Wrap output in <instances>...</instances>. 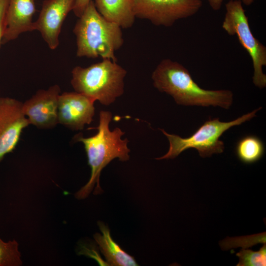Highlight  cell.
I'll list each match as a JSON object with an SVG mask.
<instances>
[{
    "mask_svg": "<svg viewBox=\"0 0 266 266\" xmlns=\"http://www.w3.org/2000/svg\"><path fill=\"white\" fill-rule=\"evenodd\" d=\"M152 79L157 90L170 95L178 105L219 106L229 109L233 102L231 91L200 88L185 67L170 59L159 63L152 74Z\"/></svg>",
    "mask_w": 266,
    "mask_h": 266,
    "instance_id": "1",
    "label": "cell"
},
{
    "mask_svg": "<svg viewBox=\"0 0 266 266\" xmlns=\"http://www.w3.org/2000/svg\"><path fill=\"white\" fill-rule=\"evenodd\" d=\"M111 119L110 112L100 111L99 124L96 128L98 130L97 134L89 137H84L81 134H77L74 137L76 141L84 144L88 164L91 169L89 181L75 194L77 199L87 198L96 184L94 194L101 193L100 177L103 168L115 158H118L122 162L130 159V150L127 146L129 141L127 138L122 139L125 133L120 128H116L112 131L110 130L109 123Z\"/></svg>",
    "mask_w": 266,
    "mask_h": 266,
    "instance_id": "2",
    "label": "cell"
},
{
    "mask_svg": "<svg viewBox=\"0 0 266 266\" xmlns=\"http://www.w3.org/2000/svg\"><path fill=\"white\" fill-rule=\"evenodd\" d=\"M78 57L109 59L116 62L115 53L123 44L122 28L106 20L91 1L78 17L73 30Z\"/></svg>",
    "mask_w": 266,
    "mask_h": 266,
    "instance_id": "3",
    "label": "cell"
},
{
    "mask_svg": "<svg viewBox=\"0 0 266 266\" xmlns=\"http://www.w3.org/2000/svg\"><path fill=\"white\" fill-rule=\"evenodd\" d=\"M126 74L116 62L102 59L88 67H74L71 84L75 92L107 106L124 93Z\"/></svg>",
    "mask_w": 266,
    "mask_h": 266,
    "instance_id": "4",
    "label": "cell"
},
{
    "mask_svg": "<svg viewBox=\"0 0 266 266\" xmlns=\"http://www.w3.org/2000/svg\"><path fill=\"white\" fill-rule=\"evenodd\" d=\"M261 108L259 107L229 122H221L219 118H210L191 136L186 138L169 134L164 129H160L167 138L169 147L165 155L156 159H174L190 148L196 149L202 158L211 157L213 154L222 153L225 149L224 143L219 139L222 135L230 128L239 126L255 117L256 113Z\"/></svg>",
    "mask_w": 266,
    "mask_h": 266,
    "instance_id": "5",
    "label": "cell"
},
{
    "mask_svg": "<svg viewBox=\"0 0 266 266\" xmlns=\"http://www.w3.org/2000/svg\"><path fill=\"white\" fill-rule=\"evenodd\" d=\"M226 13L222 27L229 35H236L250 55L254 69V85L260 89L266 86V47L253 35L241 0H230L226 4Z\"/></svg>",
    "mask_w": 266,
    "mask_h": 266,
    "instance_id": "6",
    "label": "cell"
},
{
    "mask_svg": "<svg viewBox=\"0 0 266 266\" xmlns=\"http://www.w3.org/2000/svg\"><path fill=\"white\" fill-rule=\"evenodd\" d=\"M135 17L157 26L171 27L178 20L191 17L201 8V0H132Z\"/></svg>",
    "mask_w": 266,
    "mask_h": 266,
    "instance_id": "7",
    "label": "cell"
},
{
    "mask_svg": "<svg viewBox=\"0 0 266 266\" xmlns=\"http://www.w3.org/2000/svg\"><path fill=\"white\" fill-rule=\"evenodd\" d=\"M23 103L9 97H0V162L17 146L29 121L23 111Z\"/></svg>",
    "mask_w": 266,
    "mask_h": 266,
    "instance_id": "8",
    "label": "cell"
},
{
    "mask_svg": "<svg viewBox=\"0 0 266 266\" xmlns=\"http://www.w3.org/2000/svg\"><path fill=\"white\" fill-rule=\"evenodd\" d=\"M61 89L54 85L40 89L23 103V111L29 124L40 129H51L58 124V107Z\"/></svg>",
    "mask_w": 266,
    "mask_h": 266,
    "instance_id": "9",
    "label": "cell"
},
{
    "mask_svg": "<svg viewBox=\"0 0 266 266\" xmlns=\"http://www.w3.org/2000/svg\"><path fill=\"white\" fill-rule=\"evenodd\" d=\"M76 0H45L37 19L34 22V30L40 32L51 50L59 44V35L67 15L73 10Z\"/></svg>",
    "mask_w": 266,
    "mask_h": 266,
    "instance_id": "10",
    "label": "cell"
},
{
    "mask_svg": "<svg viewBox=\"0 0 266 266\" xmlns=\"http://www.w3.org/2000/svg\"><path fill=\"white\" fill-rule=\"evenodd\" d=\"M93 99L75 92H64L58 100V124L74 130H83L90 124L95 114Z\"/></svg>",
    "mask_w": 266,
    "mask_h": 266,
    "instance_id": "11",
    "label": "cell"
},
{
    "mask_svg": "<svg viewBox=\"0 0 266 266\" xmlns=\"http://www.w3.org/2000/svg\"><path fill=\"white\" fill-rule=\"evenodd\" d=\"M35 12L34 0H8L2 45L21 33L34 31L33 18Z\"/></svg>",
    "mask_w": 266,
    "mask_h": 266,
    "instance_id": "12",
    "label": "cell"
},
{
    "mask_svg": "<svg viewBox=\"0 0 266 266\" xmlns=\"http://www.w3.org/2000/svg\"><path fill=\"white\" fill-rule=\"evenodd\" d=\"M101 233H96L94 237L104 256L108 266H138L134 258L124 251L112 238L108 228L102 222H98Z\"/></svg>",
    "mask_w": 266,
    "mask_h": 266,
    "instance_id": "13",
    "label": "cell"
},
{
    "mask_svg": "<svg viewBox=\"0 0 266 266\" xmlns=\"http://www.w3.org/2000/svg\"><path fill=\"white\" fill-rule=\"evenodd\" d=\"M98 11L106 20L122 29L131 27L134 22L132 0H94Z\"/></svg>",
    "mask_w": 266,
    "mask_h": 266,
    "instance_id": "14",
    "label": "cell"
},
{
    "mask_svg": "<svg viewBox=\"0 0 266 266\" xmlns=\"http://www.w3.org/2000/svg\"><path fill=\"white\" fill-rule=\"evenodd\" d=\"M265 147L263 141L255 135H247L237 142L236 155L243 163L250 164L258 161L263 156Z\"/></svg>",
    "mask_w": 266,
    "mask_h": 266,
    "instance_id": "15",
    "label": "cell"
},
{
    "mask_svg": "<svg viewBox=\"0 0 266 266\" xmlns=\"http://www.w3.org/2000/svg\"><path fill=\"white\" fill-rule=\"evenodd\" d=\"M22 264L18 242L15 239L6 242L0 238V266H20Z\"/></svg>",
    "mask_w": 266,
    "mask_h": 266,
    "instance_id": "16",
    "label": "cell"
},
{
    "mask_svg": "<svg viewBox=\"0 0 266 266\" xmlns=\"http://www.w3.org/2000/svg\"><path fill=\"white\" fill-rule=\"evenodd\" d=\"M239 258L237 266H266V245H264L259 251H254L250 249H242L236 254Z\"/></svg>",
    "mask_w": 266,
    "mask_h": 266,
    "instance_id": "17",
    "label": "cell"
},
{
    "mask_svg": "<svg viewBox=\"0 0 266 266\" xmlns=\"http://www.w3.org/2000/svg\"><path fill=\"white\" fill-rule=\"evenodd\" d=\"M8 0H0V47L2 45V40L5 30V22Z\"/></svg>",
    "mask_w": 266,
    "mask_h": 266,
    "instance_id": "18",
    "label": "cell"
},
{
    "mask_svg": "<svg viewBox=\"0 0 266 266\" xmlns=\"http://www.w3.org/2000/svg\"><path fill=\"white\" fill-rule=\"evenodd\" d=\"M94 0H76L73 9L74 14L79 17L91 1Z\"/></svg>",
    "mask_w": 266,
    "mask_h": 266,
    "instance_id": "19",
    "label": "cell"
},
{
    "mask_svg": "<svg viewBox=\"0 0 266 266\" xmlns=\"http://www.w3.org/2000/svg\"><path fill=\"white\" fill-rule=\"evenodd\" d=\"M211 8L215 11L220 10L224 0H207Z\"/></svg>",
    "mask_w": 266,
    "mask_h": 266,
    "instance_id": "20",
    "label": "cell"
},
{
    "mask_svg": "<svg viewBox=\"0 0 266 266\" xmlns=\"http://www.w3.org/2000/svg\"><path fill=\"white\" fill-rule=\"evenodd\" d=\"M242 3L246 6H249L253 3L255 0H241Z\"/></svg>",
    "mask_w": 266,
    "mask_h": 266,
    "instance_id": "21",
    "label": "cell"
}]
</instances>
